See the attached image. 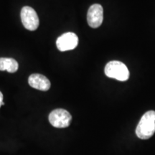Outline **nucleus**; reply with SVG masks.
Listing matches in <instances>:
<instances>
[{
  "label": "nucleus",
  "mask_w": 155,
  "mask_h": 155,
  "mask_svg": "<svg viewBox=\"0 0 155 155\" xmlns=\"http://www.w3.org/2000/svg\"><path fill=\"white\" fill-rule=\"evenodd\" d=\"M155 133V111H149L142 116L136 129V134L141 139L151 138Z\"/></svg>",
  "instance_id": "nucleus-1"
},
{
  "label": "nucleus",
  "mask_w": 155,
  "mask_h": 155,
  "mask_svg": "<svg viewBox=\"0 0 155 155\" xmlns=\"http://www.w3.org/2000/svg\"><path fill=\"white\" fill-rule=\"evenodd\" d=\"M105 74L108 78L120 81H126L129 78V71L127 65L117 61H111L106 64Z\"/></svg>",
  "instance_id": "nucleus-2"
},
{
  "label": "nucleus",
  "mask_w": 155,
  "mask_h": 155,
  "mask_svg": "<svg viewBox=\"0 0 155 155\" xmlns=\"http://www.w3.org/2000/svg\"><path fill=\"white\" fill-rule=\"evenodd\" d=\"M72 116L68 111L63 108H58L50 114L49 121L56 128H66L69 127Z\"/></svg>",
  "instance_id": "nucleus-3"
},
{
  "label": "nucleus",
  "mask_w": 155,
  "mask_h": 155,
  "mask_svg": "<svg viewBox=\"0 0 155 155\" xmlns=\"http://www.w3.org/2000/svg\"><path fill=\"white\" fill-rule=\"evenodd\" d=\"M20 16L22 24L27 30L35 31L38 29L40 21L38 14L33 8L28 6L22 7Z\"/></svg>",
  "instance_id": "nucleus-4"
},
{
  "label": "nucleus",
  "mask_w": 155,
  "mask_h": 155,
  "mask_svg": "<svg viewBox=\"0 0 155 155\" xmlns=\"http://www.w3.org/2000/svg\"><path fill=\"white\" fill-rule=\"evenodd\" d=\"M78 44V38L73 32H66L57 39L56 45L61 52L75 49Z\"/></svg>",
  "instance_id": "nucleus-5"
},
{
  "label": "nucleus",
  "mask_w": 155,
  "mask_h": 155,
  "mask_svg": "<svg viewBox=\"0 0 155 155\" xmlns=\"http://www.w3.org/2000/svg\"><path fill=\"white\" fill-rule=\"evenodd\" d=\"M104 20V9L99 4H94L88 9L87 21L91 28H98Z\"/></svg>",
  "instance_id": "nucleus-6"
},
{
  "label": "nucleus",
  "mask_w": 155,
  "mask_h": 155,
  "mask_svg": "<svg viewBox=\"0 0 155 155\" xmlns=\"http://www.w3.org/2000/svg\"><path fill=\"white\" fill-rule=\"evenodd\" d=\"M28 83L31 87L42 91H47L51 86L50 81L47 78L38 73L31 75L28 78Z\"/></svg>",
  "instance_id": "nucleus-7"
},
{
  "label": "nucleus",
  "mask_w": 155,
  "mask_h": 155,
  "mask_svg": "<svg viewBox=\"0 0 155 155\" xmlns=\"http://www.w3.org/2000/svg\"><path fill=\"white\" fill-rule=\"evenodd\" d=\"M18 63L13 58H0V71H7L9 73H15L18 70Z\"/></svg>",
  "instance_id": "nucleus-8"
},
{
  "label": "nucleus",
  "mask_w": 155,
  "mask_h": 155,
  "mask_svg": "<svg viewBox=\"0 0 155 155\" xmlns=\"http://www.w3.org/2000/svg\"><path fill=\"white\" fill-rule=\"evenodd\" d=\"M4 102H3V94L0 91V107H1L2 106L4 105Z\"/></svg>",
  "instance_id": "nucleus-9"
}]
</instances>
